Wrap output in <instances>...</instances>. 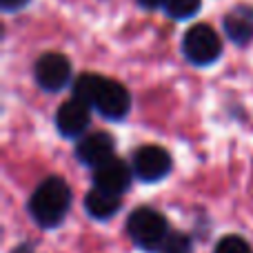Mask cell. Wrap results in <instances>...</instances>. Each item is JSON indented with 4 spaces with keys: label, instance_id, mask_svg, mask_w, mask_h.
<instances>
[{
    "label": "cell",
    "instance_id": "obj_1",
    "mask_svg": "<svg viewBox=\"0 0 253 253\" xmlns=\"http://www.w3.org/2000/svg\"><path fill=\"white\" fill-rule=\"evenodd\" d=\"M74 98L87 102L107 120H123L131 109V96L123 84L98 74L78 76L74 83Z\"/></svg>",
    "mask_w": 253,
    "mask_h": 253
},
{
    "label": "cell",
    "instance_id": "obj_2",
    "mask_svg": "<svg viewBox=\"0 0 253 253\" xmlns=\"http://www.w3.org/2000/svg\"><path fill=\"white\" fill-rule=\"evenodd\" d=\"M71 207V189L58 175L42 180L31 193L29 200V213L40 227L51 229L65 220Z\"/></svg>",
    "mask_w": 253,
    "mask_h": 253
},
{
    "label": "cell",
    "instance_id": "obj_3",
    "mask_svg": "<svg viewBox=\"0 0 253 253\" xmlns=\"http://www.w3.org/2000/svg\"><path fill=\"white\" fill-rule=\"evenodd\" d=\"M126 233L131 242L142 251H160L162 242L169 236L165 215H160L156 209L140 207L126 220Z\"/></svg>",
    "mask_w": 253,
    "mask_h": 253
},
{
    "label": "cell",
    "instance_id": "obj_4",
    "mask_svg": "<svg viewBox=\"0 0 253 253\" xmlns=\"http://www.w3.org/2000/svg\"><path fill=\"white\" fill-rule=\"evenodd\" d=\"M182 51L189 62H193V65H198V67H205L220 58L222 42H220V36L215 34L213 27L193 25L191 29L184 34Z\"/></svg>",
    "mask_w": 253,
    "mask_h": 253
},
{
    "label": "cell",
    "instance_id": "obj_5",
    "mask_svg": "<svg viewBox=\"0 0 253 253\" xmlns=\"http://www.w3.org/2000/svg\"><path fill=\"white\" fill-rule=\"evenodd\" d=\"M171 165H173V160H171L169 151L165 147L147 144V147H140L133 153V165L131 167L142 182H158L165 175H169Z\"/></svg>",
    "mask_w": 253,
    "mask_h": 253
},
{
    "label": "cell",
    "instance_id": "obj_6",
    "mask_svg": "<svg viewBox=\"0 0 253 253\" xmlns=\"http://www.w3.org/2000/svg\"><path fill=\"white\" fill-rule=\"evenodd\" d=\"M34 76L44 91H60L71 80V62L62 53H44L36 60Z\"/></svg>",
    "mask_w": 253,
    "mask_h": 253
},
{
    "label": "cell",
    "instance_id": "obj_7",
    "mask_svg": "<svg viewBox=\"0 0 253 253\" xmlns=\"http://www.w3.org/2000/svg\"><path fill=\"white\" fill-rule=\"evenodd\" d=\"M131 171H133V167H129L125 160L114 156L102 165L93 167V184L109 193L123 196L131 184Z\"/></svg>",
    "mask_w": 253,
    "mask_h": 253
},
{
    "label": "cell",
    "instance_id": "obj_8",
    "mask_svg": "<svg viewBox=\"0 0 253 253\" xmlns=\"http://www.w3.org/2000/svg\"><path fill=\"white\" fill-rule=\"evenodd\" d=\"M114 149H116V142L107 131H91V133H84L78 140L76 158L87 167H98L116 156Z\"/></svg>",
    "mask_w": 253,
    "mask_h": 253
},
{
    "label": "cell",
    "instance_id": "obj_9",
    "mask_svg": "<svg viewBox=\"0 0 253 253\" xmlns=\"http://www.w3.org/2000/svg\"><path fill=\"white\" fill-rule=\"evenodd\" d=\"M89 109H91V107H89L87 102L78 100V98H71V100L62 102L56 114L58 131H60L65 138H83L89 123H91Z\"/></svg>",
    "mask_w": 253,
    "mask_h": 253
},
{
    "label": "cell",
    "instance_id": "obj_10",
    "mask_svg": "<svg viewBox=\"0 0 253 253\" xmlns=\"http://www.w3.org/2000/svg\"><path fill=\"white\" fill-rule=\"evenodd\" d=\"M224 31L236 44H247L253 38V9L238 4L224 16Z\"/></svg>",
    "mask_w": 253,
    "mask_h": 253
},
{
    "label": "cell",
    "instance_id": "obj_11",
    "mask_svg": "<svg viewBox=\"0 0 253 253\" xmlns=\"http://www.w3.org/2000/svg\"><path fill=\"white\" fill-rule=\"evenodd\" d=\"M84 209L96 220H109L111 215H116L120 211V196L93 187L91 191L84 196Z\"/></svg>",
    "mask_w": 253,
    "mask_h": 253
},
{
    "label": "cell",
    "instance_id": "obj_12",
    "mask_svg": "<svg viewBox=\"0 0 253 253\" xmlns=\"http://www.w3.org/2000/svg\"><path fill=\"white\" fill-rule=\"evenodd\" d=\"M165 11L175 20H187V18L196 16L200 9V0H165Z\"/></svg>",
    "mask_w": 253,
    "mask_h": 253
},
{
    "label": "cell",
    "instance_id": "obj_13",
    "mask_svg": "<svg viewBox=\"0 0 253 253\" xmlns=\"http://www.w3.org/2000/svg\"><path fill=\"white\" fill-rule=\"evenodd\" d=\"M213 253H253L251 245L240 236H224L222 240H218Z\"/></svg>",
    "mask_w": 253,
    "mask_h": 253
},
{
    "label": "cell",
    "instance_id": "obj_14",
    "mask_svg": "<svg viewBox=\"0 0 253 253\" xmlns=\"http://www.w3.org/2000/svg\"><path fill=\"white\" fill-rule=\"evenodd\" d=\"M162 253H191V240H189L184 233L178 231H169L167 240L160 247Z\"/></svg>",
    "mask_w": 253,
    "mask_h": 253
},
{
    "label": "cell",
    "instance_id": "obj_15",
    "mask_svg": "<svg viewBox=\"0 0 253 253\" xmlns=\"http://www.w3.org/2000/svg\"><path fill=\"white\" fill-rule=\"evenodd\" d=\"M27 2H29V0H0V4H2V9H7V11H13V9H20V7H25Z\"/></svg>",
    "mask_w": 253,
    "mask_h": 253
},
{
    "label": "cell",
    "instance_id": "obj_16",
    "mask_svg": "<svg viewBox=\"0 0 253 253\" xmlns=\"http://www.w3.org/2000/svg\"><path fill=\"white\" fill-rule=\"evenodd\" d=\"M138 2L147 9H156V7H160V4H165V0H138Z\"/></svg>",
    "mask_w": 253,
    "mask_h": 253
}]
</instances>
